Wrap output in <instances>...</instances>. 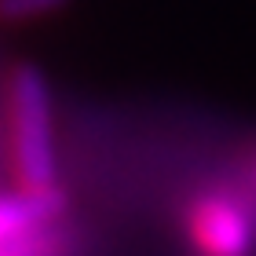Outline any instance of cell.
Segmentation results:
<instances>
[{
	"mask_svg": "<svg viewBox=\"0 0 256 256\" xmlns=\"http://www.w3.org/2000/svg\"><path fill=\"white\" fill-rule=\"evenodd\" d=\"M0 158L11 187H59L55 99L48 77L33 62H11L0 74Z\"/></svg>",
	"mask_w": 256,
	"mask_h": 256,
	"instance_id": "obj_1",
	"label": "cell"
},
{
	"mask_svg": "<svg viewBox=\"0 0 256 256\" xmlns=\"http://www.w3.org/2000/svg\"><path fill=\"white\" fill-rule=\"evenodd\" d=\"M190 256H256V187L246 180L205 183L180 212Z\"/></svg>",
	"mask_w": 256,
	"mask_h": 256,
	"instance_id": "obj_2",
	"label": "cell"
},
{
	"mask_svg": "<svg viewBox=\"0 0 256 256\" xmlns=\"http://www.w3.org/2000/svg\"><path fill=\"white\" fill-rule=\"evenodd\" d=\"M80 249H84V238L70 212L40 227L0 238V256H80Z\"/></svg>",
	"mask_w": 256,
	"mask_h": 256,
	"instance_id": "obj_3",
	"label": "cell"
},
{
	"mask_svg": "<svg viewBox=\"0 0 256 256\" xmlns=\"http://www.w3.org/2000/svg\"><path fill=\"white\" fill-rule=\"evenodd\" d=\"M66 4L70 0H0V26H37V22H48L59 11H66Z\"/></svg>",
	"mask_w": 256,
	"mask_h": 256,
	"instance_id": "obj_4",
	"label": "cell"
},
{
	"mask_svg": "<svg viewBox=\"0 0 256 256\" xmlns=\"http://www.w3.org/2000/svg\"><path fill=\"white\" fill-rule=\"evenodd\" d=\"M238 176L246 180V183H252V187H256V150H252V154H249L246 161H242V172H238Z\"/></svg>",
	"mask_w": 256,
	"mask_h": 256,
	"instance_id": "obj_5",
	"label": "cell"
},
{
	"mask_svg": "<svg viewBox=\"0 0 256 256\" xmlns=\"http://www.w3.org/2000/svg\"><path fill=\"white\" fill-rule=\"evenodd\" d=\"M0 180H4V158H0Z\"/></svg>",
	"mask_w": 256,
	"mask_h": 256,
	"instance_id": "obj_6",
	"label": "cell"
}]
</instances>
